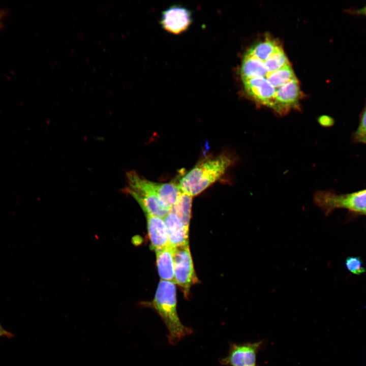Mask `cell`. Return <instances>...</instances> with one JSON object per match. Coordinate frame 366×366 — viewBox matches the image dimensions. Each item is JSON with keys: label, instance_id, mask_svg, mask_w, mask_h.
<instances>
[{"label": "cell", "instance_id": "cell-1", "mask_svg": "<svg viewBox=\"0 0 366 366\" xmlns=\"http://www.w3.org/2000/svg\"><path fill=\"white\" fill-rule=\"evenodd\" d=\"M240 76L247 96L284 115L299 106L298 81L281 45L266 37L245 53Z\"/></svg>", "mask_w": 366, "mask_h": 366}, {"label": "cell", "instance_id": "cell-2", "mask_svg": "<svg viewBox=\"0 0 366 366\" xmlns=\"http://www.w3.org/2000/svg\"><path fill=\"white\" fill-rule=\"evenodd\" d=\"M237 160L235 155L226 151L198 162L179 179L181 193L196 196L220 180Z\"/></svg>", "mask_w": 366, "mask_h": 366}, {"label": "cell", "instance_id": "cell-3", "mask_svg": "<svg viewBox=\"0 0 366 366\" xmlns=\"http://www.w3.org/2000/svg\"><path fill=\"white\" fill-rule=\"evenodd\" d=\"M175 284L161 280L154 299L144 304L154 309L162 318L168 331L169 342L172 345L192 332L191 328L182 324L177 315Z\"/></svg>", "mask_w": 366, "mask_h": 366}, {"label": "cell", "instance_id": "cell-4", "mask_svg": "<svg viewBox=\"0 0 366 366\" xmlns=\"http://www.w3.org/2000/svg\"><path fill=\"white\" fill-rule=\"evenodd\" d=\"M127 189L138 190L157 197L162 204L169 210L181 193L178 184L170 182L159 183L149 180L135 171L126 174Z\"/></svg>", "mask_w": 366, "mask_h": 366}, {"label": "cell", "instance_id": "cell-5", "mask_svg": "<svg viewBox=\"0 0 366 366\" xmlns=\"http://www.w3.org/2000/svg\"><path fill=\"white\" fill-rule=\"evenodd\" d=\"M314 202L326 215L337 208H345L364 214L366 212V189L345 194L329 191H317Z\"/></svg>", "mask_w": 366, "mask_h": 366}, {"label": "cell", "instance_id": "cell-6", "mask_svg": "<svg viewBox=\"0 0 366 366\" xmlns=\"http://www.w3.org/2000/svg\"><path fill=\"white\" fill-rule=\"evenodd\" d=\"M175 283L188 297L191 286L197 281L189 243L173 248Z\"/></svg>", "mask_w": 366, "mask_h": 366}, {"label": "cell", "instance_id": "cell-7", "mask_svg": "<svg viewBox=\"0 0 366 366\" xmlns=\"http://www.w3.org/2000/svg\"><path fill=\"white\" fill-rule=\"evenodd\" d=\"M262 341L231 345L227 356L220 360L223 365L229 366H255L257 355Z\"/></svg>", "mask_w": 366, "mask_h": 366}, {"label": "cell", "instance_id": "cell-8", "mask_svg": "<svg viewBox=\"0 0 366 366\" xmlns=\"http://www.w3.org/2000/svg\"><path fill=\"white\" fill-rule=\"evenodd\" d=\"M192 21L191 13L188 9L174 5L163 11L160 23L167 32L179 35L189 28Z\"/></svg>", "mask_w": 366, "mask_h": 366}, {"label": "cell", "instance_id": "cell-9", "mask_svg": "<svg viewBox=\"0 0 366 366\" xmlns=\"http://www.w3.org/2000/svg\"><path fill=\"white\" fill-rule=\"evenodd\" d=\"M122 191L132 196L146 215L164 218L169 212V210L164 206L156 196L140 191L125 188L122 189Z\"/></svg>", "mask_w": 366, "mask_h": 366}, {"label": "cell", "instance_id": "cell-10", "mask_svg": "<svg viewBox=\"0 0 366 366\" xmlns=\"http://www.w3.org/2000/svg\"><path fill=\"white\" fill-rule=\"evenodd\" d=\"M147 228L151 248L157 251L169 246V236L163 218L146 215Z\"/></svg>", "mask_w": 366, "mask_h": 366}, {"label": "cell", "instance_id": "cell-11", "mask_svg": "<svg viewBox=\"0 0 366 366\" xmlns=\"http://www.w3.org/2000/svg\"><path fill=\"white\" fill-rule=\"evenodd\" d=\"M163 219L167 228L170 247L174 248L189 243V229L173 212L169 211Z\"/></svg>", "mask_w": 366, "mask_h": 366}, {"label": "cell", "instance_id": "cell-12", "mask_svg": "<svg viewBox=\"0 0 366 366\" xmlns=\"http://www.w3.org/2000/svg\"><path fill=\"white\" fill-rule=\"evenodd\" d=\"M155 252L157 266L161 279L175 283L173 248L168 246Z\"/></svg>", "mask_w": 366, "mask_h": 366}, {"label": "cell", "instance_id": "cell-13", "mask_svg": "<svg viewBox=\"0 0 366 366\" xmlns=\"http://www.w3.org/2000/svg\"><path fill=\"white\" fill-rule=\"evenodd\" d=\"M193 197L181 193L169 211L173 212L189 229Z\"/></svg>", "mask_w": 366, "mask_h": 366}, {"label": "cell", "instance_id": "cell-14", "mask_svg": "<svg viewBox=\"0 0 366 366\" xmlns=\"http://www.w3.org/2000/svg\"><path fill=\"white\" fill-rule=\"evenodd\" d=\"M347 268L352 273L360 274L365 272L361 260L358 257H349L346 260Z\"/></svg>", "mask_w": 366, "mask_h": 366}, {"label": "cell", "instance_id": "cell-15", "mask_svg": "<svg viewBox=\"0 0 366 366\" xmlns=\"http://www.w3.org/2000/svg\"><path fill=\"white\" fill-rule=\"evenodd\" d=\"M365 136H366V106L362 112L359 124L354 135L355 139L358 142Z\"/></svg>", "mask_w": 366, "mask_h": 366}, {"label": "cell", "instance_id": "cell-16", "mask_svg": "<svg viewBox=\"0 0 366 366\" xmlns=\"http://www.w3.org/2000/svg\"><path fill=\"white\" fill-rule=\"evenodd\" d=\"M318 121L322 126H329L332 122V119L327 115L320 116L318 118Z\"/></svg>", "mask_w": 366, "mask_h": 366}, {"label": "cell", "instance_id": "cell-17", "mask_svg": "<svg viewBox=\"0 0 366 366\" xmlns=\"http://www.w3.org/2000/svg\"><path fill=\"white\" fill-rule=\"evenodd\" d=\"M348 12L354 15H362L366 17V5L358 9L349 10Z\"/></svg>", "mask_w": 366, "mask_h": 366}, {"label": "cell", "instance_id": "cell-18", "mask_svg": "<svg viewBox=\"0 0 366 366\" xmlns=\"http://www.w3.org/2000/svg\"><path fill=\"white\" fill-rule=\"evenodd\" d=\"M14 336L12 333L5 329L0 324V338L6 337L8 338H11Z\"/></svg>", "mask_w": 366, "mask_h": 366}, {"label": "cell", "instance_id": "cell-19", "mask_svg": "<svg viewBox=\"0 0 366 366\" xmlns=\"http://www.w3.org/2000/svg\"><path fill=\"white\" fill-rule=\"evenodd\" d=\"M359 142L366 144V136L360 139Z\"/></svg>", "mask_w": 366, "mask_h": 366}, {"label": "cell", "instance_id": "cell-20", "mask_svg": "<svg viewBox=\"0 0 366 366\" xmlns=\"http://www.w3.org/2000/svg\"><path fill=\"white\" fill-rule=\"evenodd\" d=\"M1 14H0V19H1Z\"/></svg>", "mask_w": 366, "mask_h": 366}, {"label": "cell", "instance_id": "cell-21", "mask_svg": "<svg viewBox=\"0 0 366 366\" xmlns=\"http://www.w3.org/2000/svg\"><path fill=\"white\" fill-rule=\"evenodd\" d=\"M363 214L366 215V212H365L364 214Z\"/></svg>", "mask_w": 366, "mask_h": 366}]
</instances>
